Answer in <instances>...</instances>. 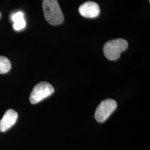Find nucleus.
Returning <instances> with one entry per match:
<instances>
[{
	"label": "nucleus",
	"mask_w": 150,
	"mask_h": 150,
	"mask_svg": "<svg viewBox=\"0 0 150 150\" xmlns=\"http://www.w3.org/2000/svg\"><path fill=\"white\" fill-rule=\"evenodd\" d=\"M43 14L45 19L52 25H59L64 20V17L57 0H43Z\"/></svg>",
	"instance_id": "1"
},
{
	"label": "nucleus",
	"mask_w": 150,
	"mask_h": 150,
	"mask_svg": "<svg viewBox=\"0 0 150 150\" xmlns=\"http://www.w3.org/2000/svg\"><path fill=\"white\" fill-rule=\"evenodd\" d=\"M128 47V42L126 40L117 38L112 40L105 44L103 51L106 57L111 61L119 59L122 52Z\"/></svg>",
	"instance_id": "2"
},
{
	"label": "nucleus",
	"mask_w": 150,
	"mask_h": 150,
	"mask_svg": "<svg viewBox=\"0 0 150 150\" xmlns=\"http://www.w3.org/2000/svg\"><path fill=\"white\" fill-rule=\"evenodd\" d=\"M54 91V87L48 82H40L33 88L30 96V101L32 104L38 103L51 96Z\"/></svg>",
	"instance_id": "3"
},
{
	"label": "nucleus",
	"mask_w": 150,
	"mask_h": 150,
	"mask_svg": "<svg viewBox=\"0 0 150 150\" xmlns=\"http://www.w3.org/2000/svg\"><path fill=\"white\" fill-rule=\"evenodd\" d=\"M117 106L116 102L112 99H107L101 102L97 108L95 112V118L98 122H103Z\"/></svg>",
	"instance_id": "4"
},
{
	"label": "nucleus",
	"mask_w": 150,
	"mask_h": 150,
	"mask_svg": "<svg viewBox=\"0 0 150 150\" xmlns=\"http://www.w3.org/2000/svg\"><path fill=\"white\" fill-rule=\"evenodd\" d=\"M79 11L81 16L86 18H95L100 15V12L98 5L92 1H88L82 4Z\"/></svg>",
	"instance_id": "5"
},
{
	"label": "nucleus",
	"mask_w": 150,
	"mask_h": 150,
	"mask_svg": "<svg viewBox=\"0 0 150 150\" xmlns=\"http://www.w3.org/2000/svg\"><path fill=\"white\" fill-rule=\"evenodd\" d=\"M17 118L18 113L16 111L12 109L7 110L0 120V131L4 132L9 129L15 124Z\"/></svg>",
	"instance_id": "6"
},
{
	"label": "nucleus",
	"mask_w": 150,
	"mask_h": 150,
	"mask_svg": "<svg viewBox=\"0 0 150 150\" xmlns=\"http://www.w3.org/2000/svg\"><path fill=\"white\" fill-rule=\"evenodd\" d=\"M12 20L13 22V27L16 31H20L26 26V21L24 19L23 13L22 12H18L12 16Z\"/></svg>",
	"instance_id": "7"
},
{
	"label": "nucleus",
	"mask_w": 150,
	"mask_h": 150,
	"mask_svg": "<svg viewBox=\"0 0 150 150\" xmlns=\"http://www.w3.org/2000/svg\"><path fill=\"white\" fill-rule=\"evenodd\" d=\"M11 68V62L7 57L0 56V74H6Z\"/></svg>",
	"instance_id": "8"
},
{
	"label": "nucleus",
	"mask_w": 150,
	"mask_h": 150,
	"mask_svg": "<svg viewBox=\"0 0 150 150\" xmlns=\"http://www.w3.org/2000/svg\"><path fill=\"white\" fill-rule=\"evenodd\" d=\"M1 12H0V18H1Z\"/></svg>",
	"instance_id": "9"
}]
</instances>
